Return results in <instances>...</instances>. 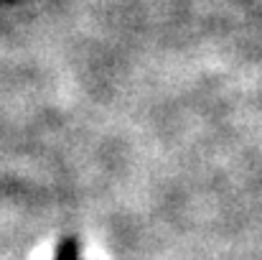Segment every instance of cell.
Here are the masks:
<instances>
[{
  "label": "cell",
  "instance_id": "1",
  "mask_svg": "<svg viewBox=\"0 0 262 260\" xmlns=\"http://www.w3.org/2000/svg\"><path fill=\"white\" fill-rule=\"evenodd\" d=\"M59 260H77V255H74V250L67 245V248H61V250H59Z\"/></svg>",
  "mask_w": 262,
  "mask_h": 260
}]
</instances>
